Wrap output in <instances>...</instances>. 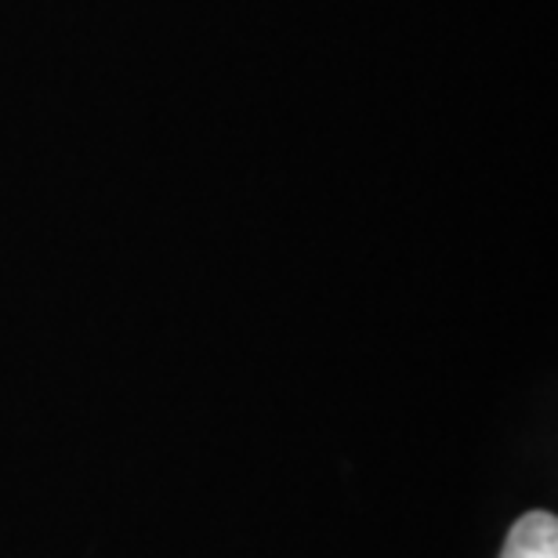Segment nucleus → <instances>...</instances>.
Wrapping results in <instances>:
<instances>
[{
	"mask_svg": "<svg viewBox=\"0 0 558 558\" xmlns=\"http://www.w3.org/2000/svg\"><path fill=\"white\" fill-rule=\"evenodd\" d=\"M500 558H558V522L551 511H530L508 530Z\"/></svg>",
	"mask_w": 558,
	"mask_h": 558,
	"instance_id": "nucleus-1",
	"label": "nucleus"
}]
</instances>
